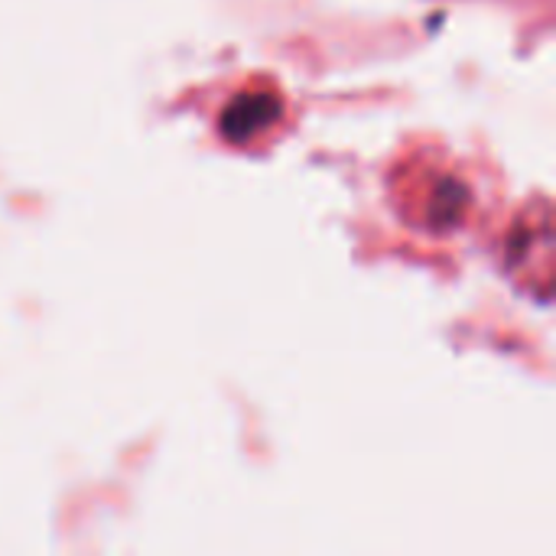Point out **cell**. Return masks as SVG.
Listing matches in <instances>:
<instances>
[{"label":"cell","instance_id":"6da1fadb","mask_svg":"<svg viewBox=\"0 0 556 556\" xmlns=\"http://www.w3.org/2000/svg\"><path fill=\"white\" fill-rule=\"evenodd\" d=\"M277 117V101L270 94H241L222 117V134L235 143H248Z\"/></svg>","mask_w":556,"mask_h":556}]
</instances>
